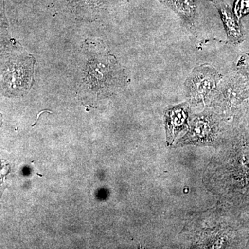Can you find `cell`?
Returning <instances> with one entry per match:
<instances>
[{
    "instance_id": "6da1fadb",
    "label": "cell",
    "mask_w": 249,
    "mask_h": 249,
    "mask_svg": "<svg viewBox=\"0 0 249 249\" xmlns=\"http://www.w3.org/2000/svg\"><path fill=\"white\" fill-rule=\"evenodd\" d=\"M235 136L226 156L224 184L235 206L249 210V131Z\"/></svg>"
},
{
    "instance_id": "7a4b0ae2",
    "label": "cell",
    "mask_w": 249,
    "mask_h": 249,
    "mask_svg": "<svg viewBox=\"0 0 249 249\" xmlns=\"http://www.w3.org/2000/svg\"><path fill=\"white\" fill-rule=\"evenodd\" d=\"M221 75L211 65H203L192 71L186 82L187 94L195 102H201L217 89Z\"/></svg>"
},
{
    "instance_id": "3957f363",
    "label": "cell",
    "mask_w": 249,
    "mask_h": 249,
    "mask_svg": "<svg viewBox=\"0 0 249 249\" xmlns=\"http://www.w3.org/2000/svg\"><path fill=\"white\" fill-rule=\"evenodd\" d=\"M89 65V83L98 89H111L121 84L123 73L115 59L105 56L100 60L91 62Z\"/></svg>"
},
{
    "instance_id": "277c9868",
    "label": "cell",
    "mask_w": 249,
    "mask_h": 249,
    "mask_svg": "<svg viewBox=\"0 0 249 249\" xmlns=\"http://www.w3.org/2000/svg\"><path fill=\"white\" fill-rule=\"evenodd\" d=\"M249 97V88L240 78H231L221 85L218 100L223 109L229 112L237 110Z\"/></svg>"
},
{
    "instance_id": "5b68a950",
    "label": "cell",
    "mask_w": 249,
    "mask_h": 249,
    "mask_svg": "<svg viewBox=\"0 0 249 249\" xmlns=\"http://www.w3.org/2000/svg\"><path fill=\"white\" fill-rule=\"evenodd\" d=\"M26 71L25 65L22 62L14 61L10 64L5 78L7 79L6 85L11 93H19L27 89V80L24 79Z\"/></svg>"
},
{
    "instance_id": "8992f818",
    "label": "cell",
    "mask_w": 249,
    "mask_h": 249,
    "mask_svg": "<svg viewBox=\"0 0 249 249\" xmlns=\"http://www.w3.org/2000/svg\"><path fill=\"white\" fill-rule=\"evenodd\" d=\"M188 119V108L185 105L170 108L165 116L167 128L172 135L183 128Z\"/></svg>"
},
{
    "instance_id": "52a82bcc",
    "label": "cell",
    "mask_w": 249,
    "mask_h": 249,
    "mask_svg": "<svg viewBox=\"0 0 249 249\" xmlns=\"http://www.w3.org/2000/svg\"><path fill=\"white\" fill-rule=\"evenodd\" d=\"M213 1L220 12L229 38L232 41L240 40L242 37L240 29L239 27L238 23L236 21L231 10L222 1H219L218 0H213Z\"/></svg>"
},
{
    "instance_id": "ba28073f",
    "label": "cell",
    "mask_w": 249,
    "mask_h": 249,
    "mask_svg": "<svg viewBox=\"0 0 249 249\" xmlns=\"http://www.w3.org/2000/svg\"><path fill=\"white\" fill-rule=\"evenodd\" d=\"M160 2L171 8L185 20L193 23L196 18V0H160Z\"/></svg>"
},
{
    "instance_id": "9c48e42d",
    "label": "cell",
    "mask_w": 249,
    "mask_h": 249,
    "mask_svg": "<svg viewBox=\"0 0 249 249\" xmlns=\"http://www.w3.org/2000/svg\"><path fill=\"white\" fill-rule=\"evenodd\" d=\"M9 172V165L4 160H0V198L6 188V178Z\"/></svg>"
},
{
    "instance_id": "30bf717a",
    "label": "cell",
    "mask_w": 249,
    "mask_h": 249,
    "mask_svg": "<svg viewBox=\"0 0 249 249\" xmlns=\"http://www.w3.org/2000/svg\"><path fill=\"white\" fill-rule=\"evenodd\" d=\"M248 246H249V245H248Z\"/></svg>"
}]
</instances>
